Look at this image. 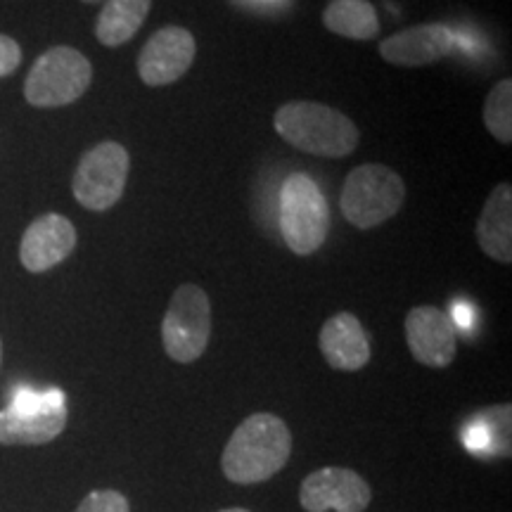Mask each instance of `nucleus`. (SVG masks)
Segmentation results:
<instances>
[{"label":"nucleus","mask_w":512,"mask_h":512,"mask_svg":"<svg viewBox=\"0 0 512 512\" xmlns=\"http://www.w3.org/2000/svg\"><path fill=\"white\" fill-rule=\"evenodd\" d=\"M292 456V432L273 413H254L230 434L221 456V470L228 482L249 486L278 475Z\"/></svg>","instance_id":"1"},{"label":"nucleus","mask_w":512,"mask_h":512,"mask_svg":"<svg viewBox=\"0 0 512 512\" xmlns=\"http://www.w3.org/2000/svg\"><path fill=\"white\" fill-rule=\"evenodd\" d=\"M273 126L285 143L316 157H349L361 140L347 114L313 100L285 102L273 114Z\"/></svg>","instance_id":"2"},{"label":"nucleus","mask_w":512,"mask_h":512,"mask_svg":"<svg viewBox=\"0 0 512 512\" xmlns=\"http://www.w3.org/2000/svg\"><path fill=\"white\" fill-rule=\"evenodd\" d=\"M406 202V183L384 164H361L347 176L339 197L344 219L358 230H370L394 219Z\"/></svg>","instance_id":"3"},{"label":"nucleus","mask_w":512,"mask_h":512,"mask_svg":"<svg viewBox=\"0 0 512 512\" xmlns=\"http://www.w3.org/2000/svg\"><path fill=\"white\" fill-rule=\"evenodd\" d=\"M280 233L297 256H311L325 245L330 233V207L318 183L297 171L280 190Z\"/></svg>","instance_id":"4"},{"label":"nucleus","mask_w":512,"mask_h":512,"mask_svg":"<svg viewBox=\"0 0 512 512\" xmlns=\"http://www.w3.org/2000/svg\"><path fill=\"white\" fill-rule=\"evenodd\" d=\"M93 81V64L81 50L55 46L43 53L29 69L24 98L31 107L53 110L67 107L86 95Z\"/></svg>","instance_id":"5"},{"label":"nucleus","mask_w":512,"mask_h":512,"mask_svg":"<svg viewBox=\"0 0 512 512\" xmlns=\"http://www.w3.org/2000/svg\"><path fill=\"white\" fill-rule=\"evenodd\" d=\"M67 427V401L60 389L31 392L24 389L0 411V444L43 446L55 441Z\"/></svg>","instance_id":"6"},{"label":"nucleus","mask_w":512,"mask_h":512,"mask_svg":"<svg viewBox=\"0 0 512 512\" xmlns=\"http://www.w3.org/2000/svg\"><path fill=\"white\" fill-rule=\"evenodd\" d=\"M211 299L195 283L176 287L162 320L164 351L176 363H195L209 347Z\"/></svg>","instance_id":"7"},{"label":"nucleus","mask_w":512,"mask_h":512,"mask_svg":"<svg viewBox=\"0 0 512 512\" xmlns=\"http://www.w3.org/2000/svg\"><path fill=\"white\" fill-rule=\"evenodd\" d=\"M131 157L121 143L105 140L86 152L76 164L72 192L88 211H107L124 197Z\"/></svg>","instance_id":"8"},{"label":"nucleus","mask_w":512,"mask_h":512,"mask_svg":"<svg viewBox=\"0 0 512 512\" xmlns=\"http://www.w3.org/2000/svg\"><path fill=\"white\" fill-rule=\"evenodd\" d=\"M370 501V484L349 467H320L299 486V503L306 512H363Z\"/></svg>","instance_id":"9"},{"label":"nucleus","mask_w":512,"mask_h":512,"mask_svg":"<svg viewBox=\"0 0 512 512\" xmlns=\"http://www.w3.org/2000/svg\"><path fill=\"white\" fill-rule=\"evenodd\" d=\"M197 41L185 27H164L150 36L138 55V76L145 86L162 88L176 83L192 67Z\"/></svg>","instance_id":"10"},{"label":"nucleus","mask_w":512,"mask_h":512,"mask_svg":"<svg viewBox=\"0 0 512 512\" xmlns=\"http://www.w3.org/2000/svg\"><path fill=\"white\" fill-rule=\"evenodd\" d=\"M406 342L415 361L427 368H448L458 354V332L453 318L437 306H415L408 311Z\"/></svg>","instance_id":"11"},{"label":"nucleus","mask_w":512,"mask_h":512,"mask_svg":"<svg viewBox=\"0 0 512 512\" xmlns=\"http://www.w3.org/2000/svg\"><path fill=\"white\" fill-rule=\"evenodd\" d=\"M79 242L74 223L62 214H43L29 223L19 242V261L29 273H46L72 256Z\"/></svg>","instance_id":"12"},{"label":"nucleus","mask_w":512,"mask_h":512,"mask_svg":"<svg viewBox=\"0 0 512 512\" xmlns=\"http://www.w3.org/2000/svg\"><path fill=\"white\" fill-rule=\"evenodd\" d=\"M453 43L456 41L446 24L427 22L384 38L380 43V55L384 62L394 64V67L415 69L444 60L446 55H451Z\"/></svg>","instance_id":"13"},{"label":"nucleus","mask_w":512,"mask_h":512,"mask_svg":"<svg viewBox=\"0 0 512 512\" xmlns=\"http://www.w3.org/2000/svg\"><path fill=\"white\" fill-rule=\"evenodd\" d=\"M318 347L332 370L356 373L370 361V337L354 313H335L323 323Z\"/></svg>","instance_id":"14"},{"label":"nucleus","mask_w":512,"mask_h":512,"mask_svg":"<svg viewBox=\"0 0 512 512\" xmlns=\"http://www.w3.org/2000/svg\"><path fill=\"white\" fill-rule=\"evenodd\" d=\"M477 245L498 264H512V185L498 183L477 221Z\"/></svg>","instance_id":"15"},{"label":"nucleus","mask_w":512,"mask_h":512,"mask_svg":"<svg viewBox=\"0 0 512 512\" xmlns=\"http://www.w3.org/2000/svg\"><path fill=\"white\" fill-rule=\"evenodd\" d=\"M463 446L475 458L510 456V406L486 408L467 422Z\"/></svg>","instance_id":"16"},{"label":"nucleus","mask_w":512,"mask_h":512,"mask_svg":"<svg viewBox=\"0 0 512 512\" xmlns=\"http://www.w3.org/2000/svg\"><path fill=\"white\" fill-rule=\"evenodd\" d=\"M150 8L152 0H105L95 22V38L105 48L124 46L143 27Z\"/></svg>","instance_id":"17"},{"label":"nucleus","mask_w":512,"mask_h":512,"mask_svg":"<svg viewBox=\"0 0 512 512\" xmlns=\"http://www.w3.org/2000/svg\"><path fill=\"white\" fill-rule=\"evenodd\" d=\"M323 24L332 34L351 41H370L380 34V17L370 0H330L323 10Z\"/></svg>","instance_id":"18"},{"label":"nucleus","mask_w":512,"mask_h":512,"mask_svg":"<svg viewBox=\"0 0 512 512\" xmlns=\"http://www.w3.org/2000/svg\"><path fill=\"white\" fill-rule=\"evenodd\" d=\"M484 126L498 143H512V79L498 81L484 100Z\"/></svg>","instance_id":"19"},{"label":"nucleus","mask_w":512,"mask_h":512,"mask_svg":"<svg viewBox=\"0 0 512 512\" xmlns=\"http://www.w3.org/2000/svg\"><path fill=\"white\" fill-rule=\"evenodd\" d=\"M76 512H131V503L121 491L95 489L83 498Z\"/></svg>","instance_id":"20"},{"label":"nucleus","mask_w":512,"mask_h":512,"mask_svg":"<svg viewBox=\"0 0 512 512\" xmlns=\"http://www.w3.org/2000/svg\"><path fill=\"white\" fill-rule=\"evenodd\" d=\"M22 64V48L12 36L0 34V79L15 74Z\"/></svg>","instance_id":"21"},{"label":"nucleus","mask_w":512,"mask_h":512,"mask_svg":"<svg viewBox=\"0 0 512 512\" xmlns=\"http://www.w3.org/2000/svg\"><path fill=\"white\" fill-rule=\"evenodd\" d=\"M219 512H252V510H247V508H228V510H219Z\"/></svg>","instance_id":"22"},{"label":"nucleus","mask_w":512,"mask_h":512,"mask_svg":"<svg viewBox=\"0 0 512 512\" xmlns=\"http://www.w3.org/2000/svg\"><path fill=\"white\" fill-rule=\"evenodd\" d=\"M81 3H88V5H95V3H102V0H81Z\"/></svg>","instance_id":"23"},{"label":"nucleus","mask_w":512,"mask_h":512,"mask_svg":"<svg viewBox=\"0 0 512 512\" xmlns=\"http://www.w3.org/2000/svg\"><path fill=\"white\" fill-rule=\"evenodd\" d=\"M0 363H3V342H0Z\"/></svg>","instance_id":"24"}]
</instances>
